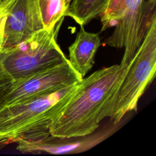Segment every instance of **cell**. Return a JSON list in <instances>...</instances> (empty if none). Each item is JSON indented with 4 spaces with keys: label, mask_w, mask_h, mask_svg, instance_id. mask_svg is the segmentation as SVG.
Segmentation results:
<instances>
[{
    "label": "cell",
    "mask_w": 156,
    "mask_h": 156,
    "mask_svg": "<svg viewBox=\"0 0 156 156\" xmlns=\"http://www.w3.org/2000/svg\"><path fill=\"white\" fill-rule=\"evenodd\" d=\"M127 68L121 69L119 64H116L82 78L75 93L51 122L50 135L65 138L94 132L104 119L107 102L121 83Z\"/></svg>",
    "instance_id": "6da1fadb"
},
{
    "label": "cell",
    "mask_w": 156,
    "mask_h": 156,
    "mask_svg": "<svg viewBox=\"0 0 156 156\" xmlns=\"http://www.w3.org/2000/svg\"><path fill=\"white\" fill-rule=\"evenodd\" d=\"M78 83L0 112V148L20 140L50 136L54 119L75 93Z\"/></svg>",
    "instance_id": "7a4b0ae2"
},
{
    "label": "cell",
    "mask_w": 156,
    "mask_h": 156,
    "mask_svg": "<svg viewBox=\"0 0 156 156\" xmlns=\"http://www.w3.org/2000/svg\"><path fill=\"white\" fill-rule=\"evenodd\" d=\"M99 17L101 31L115 26L104 44L124 49L119 65L125 69L156 20V0H108Z\"/></svg>",
    "instance_id": "3957f363"
},
{
    "label": "cell",
    "mask_w": 156,
    "mask_h": 156,
    "mask_svg": "<svg viewBox=\"0 0 156 156\" xmlns=\"http://www.w3.org/2000/svg\"><path fill=\"white\" fill-rule=\"evenodd\" d=\"M156 72V20L149 28L140 48L129 63L115 92L107 102L104 116L118 124L125 115L137 110L138 101Z\"/></svg>",
    "instance_id": "277c9868"
},
{
    "label": "cell",
    "mask_w": 156,
    "mask_h": 156,
    "mask_svg": "<svg viewBox=\"0 0 156 156\" xmlns=\"http://www.w3.org/2000/svg\"><path fill=\"white\" fill-rule=\"evenodd\" d=\"M62 21L54 29H43L2 53V64L13 80L68 59L56 40Z\"/></svg>",
    "instance_id": "5b68a950"
},
{
    "label": "cell",
    "mask_w": 156,
    "mask_h": 156,
    "mask_svg": "<svg viewBox=\"0 0 156 156\" xmlns=\"http://www.w3.org/2000/svg\"><path fill=\"white\" fill-rule=\"evenodd\" d=\"M82 79L68 59L60 64L16 79L0 100V112L76 84Z\"/></svg>",
    "instance_id": "8992f818"
},
{
    "label": "cell",
    "mask_w": 156,
    "mask_h": 156,
    "mask_svg": "<svg viewBox=\"0 0 156 156\" xmlns=\"http://www.w3.org/2000/svg\"><path fill=\"white\" fill-rule=\"evenodd\" d=\"M118 124H112L103 130L90 135L65 138L51 136L37 140H20L16 144V149L23 153L71 154L87 151L110 136Z\"/></svg>",
    "instance_id": "52a82bcc"
},
{
    "label": "cell",
    "mask_w": 156,
    "mask_h": 156,
    "mask_svg": "<svg viewBox=\"0 0 156 156\" xmlns=\"http://www.w3.org/2000/svg\"><path fill=\"white\" fill-rule=\"evenodd\" d=\"M43 29L39 0H16L7 16L2 53Z\"/></svg>",
    "instance_id": "ba28073f"
},
{
    "label": "cell",
    "mask_w": 156,
    "mask_h": 156,
    "mask_svg": "<svg viewBox=\"0 0 156 156\" xmlns=\"http://www.w3.org/2000/svg\"><path fill=\"white\" fill-rule=\"evenodd\" d=\"M101 44L99 34L87 32L83 26L77 34L74 41L68 47V60L83 78L94 63V56Z\"/></svg>",
    "instance_id": "9c48e42d"
},
{
    "label": "cell",
    "mask_w": 156,
    "mask_h": 156,
    "mask_svg": "<svg viewBox=\"0 0 156 156\" xmlns=\"http://www.w3.org/2000/svg\"><path fill=\"white\" fill-rule=\"evenodd\" d=\"M108 0H71L65 16H69L80 26H85L99 17Z\"/></svg>",
    "instance_id": "30bf717a"
},
{
    "label": "cell",
    "mask_w": 156,
    "mask_h": 156,
    "mask_svg": "<svg viewBox=\"0 0 156 156\" xmlns=\"http://www.w3.org/2000/svg\"><path fill=\"white\" fill-rule=\"evenodd\" d=\"M71 0H39L44 29H54L63 19Z\"/></svg>",
    "instance_id": "8fae6325"
},
{
    "label": "cell",
    "mask_w": 156,
    "mask_h": 156,
    "mask_svg": "<svg viewBox=\"0 0 156 156\" xmlns=\"http://www.w3.org/2000/svg\"><path fill=\"white\" fill-rule=\"evenodd\" d=\"M16 0H2L0 2V54H2L4 41V29L9 11Z\"/></svg>",
    "instance_id": "7c38bea8"
},
{
    "label": "cell",
    "mask_w": 156,
    "mask_h": 156,
    "mask_svg": "<svg viewBox=\"0 0 156 156\" xmlns=\"http://www.w3.org/2000/svg\"><path fill=\"white\" fill-rule=\"evenodd\" d=\"M13 79L5 70L2 62V57L0 59V100L7 92Z\"/></svg>",
    "instance_id": "4fadbf2b"
},
{
    "label": "cell",
    "mask_w": 156,
    "mask_h": 156,
    "mask_svg": "<svg viewBox=\"0 0 156 156\" xmlns=\"http://www.w3.org/2000/svg\"><path fill=\"white\" fill-rule=\"evenodd\" d=\"M2 54H0V59H1V57H2Z\"/></svg>",
    "instance_id": "5bb4252c"
},
{
    "label": "cell",
    "mask_w": 156,
    "mask_h": 156,
    "mask_svg": "<svg viewBox=\"0 0 156 156\" xmlns=\"http://www.w3.org/2000/svg\"><path fill=\"white\" fill-rule=\"evenodd\" d=\"M1 0H0V2H1Z\"/></svg>",
    "instance_id": "9a60e30c"
},
{
    "label": "cell",
    "mask_w": 156,
    "mask_h": 156,
    "mask_svg": "<svg viewBox=\"0 0 156 156\" xmlns=\"http://www.w3.org/2000/svg\"><path fill=\"white\" fill-rule=\"evenodd\" d=\"M1 1H2V0H1Z\"/></svg>",
    "instance_id": "2e32d148"
}]
</instances>
